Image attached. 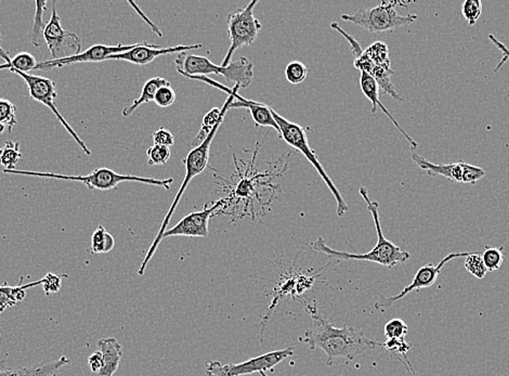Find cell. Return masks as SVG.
Segmentation results:
<instances>
[{
	"label": "cell",
	"mask_w": 509,
	"mask_h": 376,
	"mask_svg": "<svg viewBox=\"0 0 509 376\" xmlns=\"http://www.w3.org/2000/svg\"><path fill=\"white\" fill-rule=\"evenodd\" d=\"M0 57H3L4 60L6 61L8 65H9V71L11 69L18 70V71L28 72L35 70L37 63L35 60V57H33L30 53L22 52L20 55H16L13 59H10L8 52H6L1 47H0Z\"/></svg>",
	"instance_id": "obj_23"
},
{
	"label": "cell",
	"mask_w": 509,
	"mask_h": 376,
	"mask_svg": "<svg viewBox=\"0 0 509 376\" xmlns=\"http://www.w3.org/2000/svg\"><path fill=\"white\" fill-rule=\"evenodd\" d=\"M152 137H153L154 145H163V147L168 148L172 147V145H174V135H172L168 129L164 128V127L154 131Z\"/></svg>",
	"instance_id": "obj_38"
},
{
	"label": "cell",
	"mask_w": 509,
	"mask_h": 376,
	"mask_svg": "<svg viewBox=\"0 0 509 376\" xmlns=\"http://www.w3.org/2000/svg\"><path fill=\"white\" fill-rule=\"evenodd\" d=\"M10 71L18 74V76H21V77L23 78V81L26 82V85H28L30 98L35 100V101L40 102V104L46 106L47 108L50 109L57 120L60 121L61 124L67 129V133L73 137L75 143L81 147V149L83 150L87 155H90L91 151L88 149L87 145L82 140L81 137L76 133L73 127L65 121V117L59 112L57 106H55V99H57V89H55V82L50 79V78L32 75V74L24 73V72L18 71V70L11 69Z\"/></svg>",
	"instance_id": "obj_10"
},
{
	"label": "cell",
	"mask_w": 509,
	"mask_h": 376,
	"mask_svg": "<svg viewBox=\"0 0 509 376\" xmlns=\"http://www.w3.org/2000/svg\"><path fill=\"white\" fill-rule=\"evenodd\" d=\"M137 44L133 45H117V46H106V45H94L90 47L85 52H81L79 55H74L71 57H65L60 60H47L38 63L35 70H43V71H48L52 70L53 67H62L65 65H74V63H87V62H101V61L108 60L110 55H118V53L126 52L130 49L135 48Z\"/></svg>",
	"instance_id": "obj_16"
},
{
	"label": "cell",
	"mask_w": 509,
	"mask_h": 376,
	"mask_svg": "<svg viewBox=\"0 0 509 376\" xmlns=\"http://www.w3.org/2000/svg\"><path fill=\"white\" fill-rule=\"evenodd\" d=\"M6 174L23 175V176L42 177V178H55V179L73 180L85 184L89 190H114L121 182H135L141 184L159 186L166 190H170L174 179H155L147 177L130 176L122 175L110 168H98L87 176H69V175L53 174V172H32V170H4Z\"/></svg>",
	"instance_id": "obj_4"
},
{
	"label": "cell",
	"mask_w": 509,
	"mask_h": 376,
	"mask_svg": "<svg viewBox=\"0 0 509 376\" xmlns=\"http://www.w3.org/2000/svg\"><path fill=\"white\" fill-rule=\"evenodd\" d=\"M115 241L112 234L108 233L104 226H99L92 234L91 250L92 254H101L108 253L114 248Z\"/></svg>",
	"instance_id": "obj_24"
},
{
	"label": "cell",
	"mask_w": 509,
	"mask_h": 376,
	"mask_svg": "<svg viewBox=\"0 0 509 376\" xmlns=\"http://www.w3.org/2000/svg\"><path fill=\"white\" fill-rule=\"evenodd\" d=\"M44 39L52 55V60H60L81 53V38L75 33L63 28L55 3H53L50 20L45 26Z\"/></svg>",
	"instance_id": "obj_11"
},
{
	"label": "cell",
	"mask_w": 509,
	"mask_h": 376,
	"mask_svg": "<svg viewBox=\"0 0 509 376\" xmlns=\"http://www.w3.org/2000/svg\"><path fill=\"white\" fill-rule=\"evenodd\" d=\"M271 114H272L273 118L276 121L278 124L279 129H280V137L282 138L283 140L287 143V145L293 147V149H296L297 151L303 153V155L307 158L308 161L311 163V165L315 167L317 170L318 174L321 177L322 180L325 182L328 188L330 189L332 192V197H335L336 204V213H337L338 217H342L347 211H349L348 204L346 201L344 200V197L340 194V190L335 184L330 179L328 172L324 170L323 165L321 162L319 161L317 154L312 151L310 148L309 143H308L307 133L306 129L303 128L301 125L295 124V123L289 122L282 115L279 114L274 109L271 108Z\"/></svg>",
	"instance_id": "obj_6"
},
{
	"label": "cell",
	"mask_w": 509,
	"mask_h": 376,
	"mask_svg": "<svg viewBox=\"0 0 509 376\" xmlns=\"http://www.w3.org/2000/svg\"><path fill=\"white\" fill-rule=\"evenodd\" d=\"M381 346L385 347L388 351H390L393 355H396L397 358L398 355H400L399 357H403L406 363H408L410 376H413L412 370H410V363L408 361V357H406V353H408V351L410 349V343L405 342L404 338H401V340H387L385 343H383Z\"/></svg>",
	"instance_id": "obj_34"
},
{
	"label": "cell",
	"mask_w": 509,
	"mask_h": 376,
	"mask_svg": "<svg viewBox=\"0 0 509 376\" xmlns=\"http://www.w3.org/2000/svg\"><path fill=\"white\" fill-rule=\"evenodd\" d=\"M174 65L182 76H206L209 74L223 75L229 82H233L241 88H246L252 83L254 77V65L250 59L241 57L230 63L228 67H219L211 62L208 57L181 52L176 57Z\"/></svg>",
	"instance_id": "obj_3"
},
{
	"label": "cell",
	"mask_w": 509,
	"mask_h": 376,
	"mask_svg": "<svg viewBox=\"0 0 509 376\" xmlns=\"http://www.w3.org/2000/svg\"><path fill=\"white\" fill-rule=\"evenodd\" d=\"M0 42H1V34H0Z\"/></svg>",
	"instance_id": "obj_45"
},
{
	"label": "cell",
	"mask_w": 509,
	"mask_h": 376,
	"mask_svg": "<svg viewBox=\"0 0 509 376\" xmlns=\"http://www.w3.org/2000/svg\"><path fill=\"white\" fill-rule=\"evenodd\" d=\"M481 256L484 266L488 269V272H493V271L498 270L504 262V248L486 246Z\"/></svg>",
	"instance_id": "obj_27"
},
{
	"label": "cell",
	"mask_w": 509,
	"mask_h": 376,
	"mask_svg": "<svg viewBox=\"0 0 509 376\" xmlns=\"http://www.w3.org/2000/svg\"><path fill=\"white\" fill-rule=\"evenodd\" d=\"M488 39H490V40H491V42L493 43V44L496 45L498 49H500V52H502V60L498 62V65H496V70H494V72H498L500 69H502L503 65H504L507 61H509V49L507 48V47L505 46L502 42H500V40H498V39L496 38L493 34L488 35Z\"/></svg>",
	"instance_id": "obj_39"
},
{
	"label": "cell",
	"mask_w": 509,
	"mask_h": 376,
	"mask_svg": "<svg viewBox=\"0 0 509 376\" xmlns=\"http://www.w3.org/2000/svg\"><path fill=\"white\" fill-rule=\"evenodd\" d=\"M36 11H35L34 23H33L32 33H30V40L33 46H40V40L44 39L45 26L43 23V14L47 7V1H39L37 0Z\"/></svg>",
	"instance_id": "obj_26"
},
{
	"label": "cell",
	"mask_w": 509,
	"mask_h": 376,
	"mask_svg": "<svg viewBox=\"0 0 509 376\" xmlns=\"http://www.w3.org/2000/svg\"><path fill=\"white\" fill-rule=\"evenodd\" d=\"M201 48H203L202 44L180 45V46L163 48V47H160L159 45L141 42L135 48L130 49L126 52L110 55L108 60H123L133 63V65H147L153 62L156 57H161V55H172V53L179 55L181 52H191L192 50H198V49Z\"/></svg>",
	"instance_id": "obj_15"
},
{
	"label": "cell",
	"mask_w": 509,
	"mask_h": 376,
	"mask_svg": "<svg viewBox=\"0 0 509 376\" xmlns=\"http://www.w3.org/2000/svg\"><path fill=\"white\" fill-rule=\"evenodd\" d=\"M99 351L104 357V367L99 376H113L120 367L123 357V347L116 338H106L98 341Z\"/></svg>",
	"instance_id": "obj_19"
},
{
	"label": "cell",
	"mask_w": 509,
	"mask_h": 376,
	"mask_svg": "<svg viewBox=\"0 0 509 376\" xmlns=\"http://www.w3.org/2000/svg\"><path fill=\"white\" fill-rule=\"evenodd\" d=\"M293 353L295 350L293 347H287L281 350L270 351L264 355H258L256 358L250 359L237 365L234 363L223 365L219 361H208L206 363V374L207 376H243L256 372L262 373V372L270 371L279 363L291 357Z\"/></svg>",
	"instance_id": "obj_9"
},
{
	"label": "cell",
	"mask_w": 509,
	"mask_h": 376,
	"mask_svg": "<svg viewBox=\"0 0 509 376\" xmlns=\"http://www.w3.org/2000/svg\"><path fill=\"white\" fill-rule=\"evenodd\" d=\"M16 123V106L7 99L0 98V124L5 125L7 131L12 133Z\"/></svg>",
	"instance_id": "obj_29"
},
{
	"label": "cell",
	"mask_w": 509,
	"mask_h": 376,
	"mask_svg": "<svg viewBox=\"0 0 509 376\" xmlns=\"http://www.w3.org/2000/svg\"><path fill=\"white\" fill-rule=\"evenodd\" d=\"M6 131H7V127H6L5 125L0 124V136L4 135Z\"/></svg>",
	"instance_id": "obj_42"
},
{
	"label": "cell",
	"mask_w": 509,
	"mask_h": 376,
	"mask_svg": "<svg viewBox=\"0 0 509 376\" xmlns=\"http://www.w3.org/2000/svg\"><path fill=\"white\" fill-rule=\"evenodd\" d=\"M462 13L469 26H475L482 13L481 1L480 0H465L462 5Z\"/></svg>",
	"instance_id": "obj_33"
},
{
	"label": "cell",
	"mask_w": 509,
	"mask_h": 376,
	"mask_svg": "<svg viewBox=\"0 0 509 376\" xmlns=\"http://www.w3.org/2000/svg\"><path fill=\"white\" fill-rule=\"evenodd\" d=\"M23 282V277L20 279V282L16 287H10L8 284L0 285V308L13 307L24 301L26 296V289L30 287H37L42 284V280L35 281V282L28 283V284H22Z\"/></svg>",
	"instance_id": "obj_21"
},
{
	"label": "cell",
	"mask_w": 509,
	"mask_h": 376,
	"mask_svg": "<svg viewBox=\"0 0 509 376\" xmlns=\"http://www.w3.org/2000/svg\"><path fill=\"white\" fill-rule=\"evenodd\" d=\"M240 88L241 87H240L239 85L233 86L234 101L230 104V109H247L250 114H252L254 124L259 127H272V128L276 129V131H278L279 135H280V129H279L278 124H276V121L273 118L272 114H271V106L243 98V96L239 94Z\"/></svg>",
	"instance_id": "obj_17"
},
{
	"label": "cell",
	"mask_w": 509,
	"mask_h": 376,
	"mask_svg": "<svg viewBox=\"0 0 509 376\" xmlns=\"http://www.w3.org/2000/svg\"><path fill=\"white\" fill-rule=\"evenodd\" d=\"M223 122V118L217 123L216 126H215V128L213 129L211 135L206 138V140H205L202 145H198V147L193 148V149L189 152L188 155H186V160L184 161L186 170V177H184L181 187H180L179 191L177 192V195L174 197V202H172V206H170L169 211H168L167 215H166L163 223H162L161 229H160L159 233L156 236L153 244H152L151 248H150L149 252H147V256H145V260H143L142 265H141L140 269H139V275H145V268H147V264H149L152 257H153V255L155 254L156 250L159 248L160 243H161L162 240H163L164 233H165L166 230H167L168 225H169L170 223V219H172L174 211H176L178 205H179L182 195H184V193L186 192L189 184H190L191 182L194 179L195 177L200 175L201 172H204L205 168L207 167L209 158V150H211V143H213V138L216 136L217 131H218L219 127L221 126Z\"/></svg>",
	"instance_id": "obj_5"
},
{
	"label": "cell",
	"mask_w": 509,
	"mask_h": 376,
	"mask_svg": "<svg viewBox=\"0 0 509 376\" xmlns=\"http://www.w3.org/2000/svg\"><path fill=\"white\" fill-rule=\"evenodd\" d=\"M21 158L20 143L9 140L3 148H0V165L5 168L4 170H14Z\"/></svg>",
	"instance_id": "obj_25"
},
{
	"label": "cell",
	"mask_w": 509,
	"mask_h": 376,
	"mask_svg": "<svg viewBox=\"0 0 509 376\" xmlns=\"http://www.w3.org/2000/svg\"><path fill=\"white\" fill-rule=\"evenodd\" d=\"M227 199H221L211 206L206 205L204 209L193 211L179 221L172 229L166 230L163 239L169 236H190V238H206L208 236V223L213 216L225 206Z\"/></svg>",
	"instance_id": "obj_14"
},
{
	"label": "cell",
	"mask_w": 509,
	"mask_h": 376,
	"mask_svg": "<svg viewBox=\"0 0 509 376\" xmlns=\"http://www.w3.org/2000/svg\"><path fill=\"white\" fill-rule=\"evenodd\" d=\"M129 4H130V5L133 6V8H135V11L138 12V14H140V16H142L143 20H145V21L147 22V24H149L150 28H151L152 30H153L154 33H156V34H157V36H160V37L163 36V34H162L161 31H160L159 28H156V26H154V24L152 23L151 21H150L149 18H147V16H145V14H143L142 12H141V10L139 9V8L137 7V6H135V4L131 3V1Z\"/></svg>",
	"instance_id": "obj_41"
},
{
	"label": "cell",
	"mask_w": 509,
	"mask_h": 376,
	"mask_svg": "<svg viewBox=\"0 0 509 376\" xmlns=\"http://www.w3.org/2000/svg\"><path fill=\"white\" fill-rule=\"evenodd\" d=\"M88 365L94 373L99 374L104 367V357L100 351H96L88 358Z\"/></svg>",
	"instance_id": "obj_40"
},
{
	"label": "cell",
	"mask_w": 509,
	"mask_h": 376,
	"mask_svg": "<svg viewBox=\"0 0 509 376\" xmlns=\"http://www.w3.org/2000/svg\"><path fill=\"white\" fill-rule=\"evenodd\" d=\"M5 310H6V308H0V314H1V312L5 311Z\"/></svg>",
	"instance_id": "obj_43"
},
{
	"label": "cell",
	"mask_w": 509,
	"mask_h": 376,
	"mask_svg": "<svg viewBox=\"0 0 509 376\" xmlns=\"http://www.w3.org/2000/svg\"><path fill=\"white\" fill-rule=\"evenodd\" d=\"M360 194L363 200L367 203V209L371 213L373 221H374L375 229L377 232V243L374 248L365 254H351L342 250H336L330 248L325 243L322 238H319L313 243V248L318 252L323 253L332 258L344 260H364V262H375L391 269L399 264H404L410 258V253L401 250L399 246L396 245L393 242L386 239L381 230V219H379V204L371 201L369 197V189L367 187H361Z\"/></svg>",
	"instance_id": "obj_2"
},
{
	"label": "cell",
	"mask_w": 509,
	"mask_h": 376,
	"mask_svg": "<svg viewBox=\"0 0 509 376\" xmlns=\"http://www.w3.org/2000/svg\"><path fill=\"white\" fill-rule=\"evenodd\" d=\"M400 4L397 1H383L376 7L359 9L352 14H342L340 18L344 21L375 34L389 32L402 26H410L418 20L416 14L401 16L396 9Z\"/></svg>",
	"instance_id": "obj_7"
},
{
	"label": "cell",
	"mask_w": 509,
	"mask_h": 376,
	"mask_svg": "<svg viewBox=\"0 0 509 376\" xmlns=\"http://www.w3.org/2000/svg\"><path fill=\"white\" fill-rule=\"evenodd\" d=\"M260 375H262V376H268V375H267L266 373H264V372H262V373H260Z\"/></svg>",
	"instance_id": "obj_44"
},
{
	"label": "cell",
	"mask_w": 509,
	"mask_h": 376,
	"mask_svg": "<svg viewBox=\"0 0 509 376\" xmlns=\"http://www.w3.org/2000/svg\"><path fill=\"white\" fill-rule=\"evenodd\" d=\"M168 85H170L169 82L166 81L165 78L163 77H153L151 78V79H149V81L143 85L142 92H141V94L139 96V98L135 99V101L133 102V104L126 106V108L123 110V116H130V115L133 114V113L135 112L139 106H142V104H147V102L154 101V98H155V94L156 92H157V90H159L161 87H164V86Z\"/></svg>",
	"instance_id": "obj_22"
},
{
	"label": "cell",
	"mask_w": 509,
	"mask_h": 376,
	"mask_svg": "<svg viewBox=\"0 0 509 376\" xmlns=\"http://www.w3.org/2000/svg\"><path fill=\"white\" fill-rule=\"evenodd\" d=\"M412 160L418 164L420 170L427 172L428 176H442L447 179L452 180L461 184H475L478 180L486 176V170L478 166L465 163V162H457V163L449 164H434L429 162L424 156L412 154Z\"/></svg>",
	"instance_id": "obj_13"
},
{
	"label": "cell",
	"mask_w": 509,
	"mask_h": 376,
	"mask_svg": "<svg viewBox=\"0 0 509 376\" xmlns=\"http://www.w3.org/2000/svg\"><path fill=\"white\" fill-rule=\"evenodd\" d=\"M258 3H259L258 0H254L243 8L234 10L231 13L228 14V33L231 44L221 63V67H228L231 63L232 57L237 49L250 46L257 39L262 28V22L254 14V7Z\"/></svg>",
	"instance_id": "obj_8"
},
{
	"label": "cell",
	"mask_w": 509,
	"mask_h": 376,
	"mask_svg": "<svg viewBox=\"0 0 509 376\" xmlns=\"http://www.w3.org/2000/svg\"><path fill=\"white\" fill-rule=\"evenodd\" d=\"M471 253V252L451 253V254L447 255L442 260H440L438 265L427 264L425 265V266L420 267L418 272H416V275H414L413 280H412L410 284L404 287V289H402L399 294H397V295L390 296V297H381L379 301L375 304V309H387V308L391 307V306L395 305L398 301H400V299L408 295L410 292L420 291V289L432 287V285L436 283L437 279H438L439 275H440L441 269L443 268L445 264L451 262V260H455V258H459V257H467Z\"/></svg>",
	"instance_id": "obj_12"
},
{
	"label": "cell",
	"mask_w": 509,
	"mask_h": 376,
	"mask_svg": "<svg viewBox=\"0 0 509 376\" xmlns=\"http://www.w3.org/2000/svg\"><path fill=\"white\" fill-rule=\"evenodd\" d=\"M307 310L311 316L312 326L306 331L303 342L310 349H321L325 353L328 357L326 365H332L336 359L340 358L354 360L357 355L364 351L383 345V343L367 338L363 331L352 326L336 328L332 326L325 316L320 314L315 303L309 304Z\"/></svg>",
	"instance_id": "obj_1"
},
{
	"label": "cell",
	"mask_w": 509,
	"mask_h": 376,
	"mask_svg": "<svg viewBox=\"0 0 509 376\" xmlns=\"http://www.w3.org/2000/svg\"><path fill=\"white\" fill-rule=\"evenodd\" d=\"M0 336H1V332H0Z\"/></svg>",
	"instance_id": "obj_46"
},
{
	"label": "cell",
	"mask_w": 509,
	"mask_h": 376,
	"mask_svg": "<svg viewBox=\"0 0 509 376\" xmlns=\"http://www.w3.org/2000/svg\"><path fill=\"white\" fill-rule=\"evenodd\" d=\"M63 278H67V275H55V273L49 272L45 275L42 280V287L47 296L50 294L57 293L62 287Z\"/></svg>",
	"instance_id": "obj_36"
},
{
	"label": "cell",
	"mask_w": 509,
	"mask_h": 376,
	"mask_svg": "<svg viewBox=\"0 0 509 376\" xmlns=\"http://www.w3.org/2000/svg\"><path fill=\"white\" fill-rule=\"evenodd\" d=\"M465 269L477 279H483L488 272V269L484 266L481 254L478 252L471 253L466 257Z\"/></svg>",
	"instance_id": "obj_30"
},
{
	"label": "cell",
	"mask_w": 509,
	"mask_h": 376,
	"mask_svg": "<svg viewBox=\"0 0 509 376\" xmlns=\"http://www.w3.org/2000/svg\"><path fill=\"white\" fill-rule=\"evenodd\" d=\"M364 52L373 62L379 67H390L389 50L383 42H376L365 49Z\"/></svg>",
	"instance_id": "obj_28"
},
{
	"label": "cell",
	"mask_w": 509,
	"mask_h": 376,
	"mask_svg": "<svg viewBox=\"0 0 509 376\" xmlns=\"http://www.w3.org/2000/svg\"><path fill=\"white\" fill-rule=\"evenodd\" d=\"M176 98H177V94L172 89V85L164 86L156 92L154 102L161 108H168V106L174 104V102L176 101Z\"/></svg>",
	"instance_id": "obj_37"
},
{
	"label": "cell",
	"mask_w": 509,
	"mask_h": 376,
	"mask_svg": "<svg viewBox=\"0 0 509 376\" xmlns=\"http://www.w3.org/2000/svg\"><path fill=\"white\" fill-rule=\"evenodd\" d=\"M408 326L401 319L390 320L385 326V336L387 340H401L408 334Z\"/></svg>",
	"instance_id": "obj_35"
},
{
	"label": "cell",
	"mask_w": 509,
	"mask_h": 376,
	"mask_svg": "<svg viewBox=\"0 0 509 376\" xmlns=\"http://www.w3.org/2000/svg\"><path fill=\"white\" fill-rule=\"evenodd\" d=\"M360 87L363 94H364V96L369 99V101H371V114L374 115L375 113H376L377 108H381L384 114L387 115L388 118H389V120L393 122V124L397 127L398 131H399L400 133L404 136L405 140L408 141L410 148H412V149H416V148L418 147V143H416L414 139H412V137H410V136L408 135V133H406L403 128H402L401 125L397 122V120H396L393 115L390 114L389 111L385 108V106H384V104H381V100H379V87L374 78L371 77V76L369 75V74L364 73V72H361Z\"/></svg>",
	"instance_id": "obj_18"
},
{
	"label": "cell",
	"mask_w": 509,
	"mask_h": 376,
	"mask_svg": "<svg viewBox=\"0 0 509 376\" xmlns=\"http://www.w3.org/2000/svg\"><path fill=\"white\" fill-rule=\"evenodd\" d=\"M308 67L301 61H293V62L287 65L285 69V76L287 81L293 85H298L303 83L307 77Z\"/></svg>",
	"instance_id": "obj_31"
},
{
	"label": "cell",
	"mask_w": 509,
	"mask_h": 376,
	"mask_svg": "<svg viewBox=\"0 0 509 376\" xmlns=\"http://www.w3.org/2000/svg\"><path fill=\"white\" fill-rule=\"evenodd\" d=\"M172 152L168 147L163 145H152L147 149V164L151 166L154 165H165L169 161Z\"/></svg>",
	"instance_id": "obj_32"
},
{
	"label": "cell",
	"mask_w": 509,
	"mask_h": 376,
	"mask_svg": "<svg viewBox=\"0 0 509 376\" xmlns=\"http://www.w3.org/2000/svg\"><path fill=\"white\" fill-rule=\"evenodd\" d=\"M69 359L65 355L48 365L40 367H14L0 371V376H57L62 367L69 365Z\"/></svg>",
	"instance_id": "obj_20"
}]
</instances>
